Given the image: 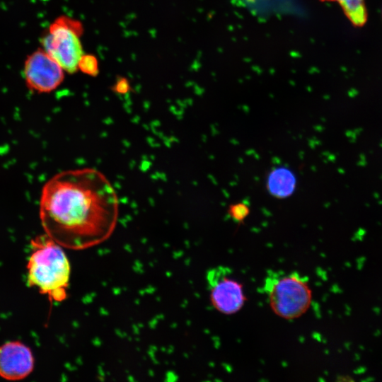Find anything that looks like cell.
<instances>
[{
	"mask_svg": "<svg viewBox=\"0 0 382 382\" xmlns=\"http://www.w3.org/2000/svg\"><path fill=\"white\" fill-rule=\"evenodd\" d=\"M27 264L29 285L46 294L51 303L64 301L71 269L63 247L45 233L33 240Z\"/></svg>",
	"mask_w": 382,
	"mask_h": 382,
	"instance_id": "obj_2",
	"label": "cell"
},
{
	"mask_svg": "<svg viewBox=\"0 0 382 382\" xmlns=\"http://www.w3.org/2000/svg\"><path fill=\"white\" fill-rule=\"evenodd\" d=\"M82 27L79 22L62 16L56 19L41 37L42 50L64 71L73 73L78 69L83 55L79 36Z\"/></svg>",
	"mask_w": 382,
	"mask_h": 382,
	"instance_id": "obj_4",
	"label": "cell"
},
{
	"mask_svg": "<svg viewBox=\"0 0 382 382\" xmlns=\"http://www.w3.org/2000/svg\"><path fill=\"white\" fill-rule=\"evenodd\" d=\"M296 187V178L289 169L280 167L274 169L269 175L267 188L270 193L277 198L291 195Z\"/></svg>",
	"mask_w": 382,
	"mask_h": 382,
	"instance_id": "obj_8",
	"label": "cell"
},
{
	"mask_svg": "<svg viewBox=\"0 0 382 382\" xmlns=\"http://www.w3.org/2000/svg\"><path fill=\"white\" fill-rule=\"evenodd\" d=\"M250 213L248 204L244 202L232 204L228 209V214L235 221L242 224Z\"/></svg>",
	"mask_w": 382,
	"mask_h": 382,
	"instance_id": "obj_10",
	"label": "cell"
},
{
	"mask_svg": "<svg viewBox=\"0 0 382 382\" xmlns=\"http://www.w3.org/2000/svg\"><path fill=\"white\" fill-rule=\"evenodd\" d=\"M263 291L272 311L286 320L301 316L312 301L308 279L297 272H271L264 280Z\"/></svg>",
	"mask_w": 382,
	"mask_h": 382,
	"instance_id": "obj_3",
	"label": "cell"
},
{
	"mask_svg": "<svg viewBox=\"0 0 382 382\" xmlns=\"http://www.w3.org/2000/svg\"><path fill=\"white\" fill-rule=\"evenodd\" d=\"M78 69L86 74L96 75L98 71L96 58L91 54H83L79 62Z\"/></svg>",
	"mask_w": 382,
	"mask_h": 382,
	"instance_id": "obj_11",
	"label": "cell"
},
{
	"mask_svg": "<svg viewBox=\"0 0 382 382\" xmlns=\"http://www.w3.org/2000/svg\"><path fill=\"white\" fill-rule=\"evenodd\" d=\"M34 359L30 349L19 342L0 347V376L9 381L21 380L33 371Z\"/></svg>",
	"mask_w": 382,
	"mask_h": 382,
	"instance_id": "obj_7",
	"label": "cell"
},
{
	"mask_svg": "<svg viewBox=\"0 0 382 382\" xmlns=\"http://www.w3.org/2000/svg\"><path fill=\"white\" fill-rule=\"evenodd\" d=\"M337 2L352 25L357 28L364 26L368 20L365 0H320Z\"/></svg>",
	"mask_w": 382,
	"mask_h": 382,
	"instance_id": "obj_9",
	"label": "cell"
},
{
	"mask_svg": "<svg viewBox=\"0 0 382 382\" xmlns=\"http://www.w3.org/2000/svg\"><path fill=\"white\" fill-rule=\"evenodd\" d=\"M63 68L42 48L28 56L23 68L27 86L37 93H50L64 79Z\"/></svg>",
	"mask_w": 382,
	"mask_h": 382,
	"instance_id": "obj_6",
	"label": "cell"
},
{
	"mask_svg": "<svg viewBox=\"0 0 382 382\" xmlns=\"http://www.w3.org/2000/svg\"><path fill=\"white\" fill-rule=\"evenodd\" d=\"M39 207L45 233L72 250L107 240L119 212L114 187L101 172L91 168L67 170L52 177L42 187Z\"/></svg>",
	"mask_w": 382,
	"mask_h": 382,
	"instance_id": "obj_1",
	"label": "cell"
},
{
	"mask_svg": "<svg viewBox=\"0 0 382 382\" xmlns=\"http://www.w3.org/2000/svg\"><path fill=\"white\" fill-rule=\"evenodd\" d=\"M210 301L213 306L226 315L239 311L245 301L243 285L226 267L217 266L207 273Z\"/></svg>",
	"mask_w": 382,
	"mask_h": 382,
	"instance_id": "obj_5",
	"label": "cell"
},
{
	"mask_svg": "<svg viewBox=\"0 0 382 382\" xmlns=\"http://www.w3.org/2000/svg\"><path fill=\"white\" fill-rule=\"evenodd\" d=\"M115 88L120 93H125L129 89V83L125 79H121L117 81Z\"/></svg>",
	"mask_w": 382,
	"mask_h": 382,
	"instance_id": "obj_12",
	"label": "cell"
}]
</instances>
